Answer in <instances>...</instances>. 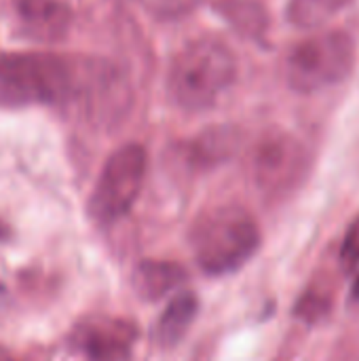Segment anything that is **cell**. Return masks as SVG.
I'll return each instance as SVG.
<instances>
[{"label":"cell","instance_id":"cell-15","mask_svg":"<svg viewBox=\"0 0 359 361\" xmlns=\"http://www.w3.org/2000/svg\"><path fill=\"white\" fill-rule=\"evenodd\" d=\"M351 294H353V300L359 302V275L355 277V281H353V290H351Z\"/></svg>","mask_w":359,"mask_h":361},{"label":"cell","instance_id":"cell-10","mask_svg":"<svg viewBox=\"0 0 359 361\" xmlns=\"http://www.w3.org/2000/svg\"><path fill=\"white\" fill-rule=\"evenodd\" d=\"M197 309H199V302L193 294H180L176 296L165 313L161 315L159 324H157V330H154V336L159 341V345L163 347H174L182 341V336L186 334V330L190 328L195 315H197Z\"/></svg>","mask_w":359,"mask_h":361},{"label":"cell","instance_id":"cell-11","mask_svg":"<svg viewBox=\"0 0 359 361\" xmlns=\"http://www.w3.org/2000/svg\"><path fill=\"white\" fill-rule=\"evenodd\" d=\"M351 0H290L288 21L303 30H315L336 17Z\"/></svg>","mask_w":359,"mask_h":361},{"label":"cell","instance_id":"cell-3","mask_svg":"<svg viewBox=\"0 0 359 361\" xmlns=\"http://www.w3.org/2000/svg\"><path fill=\"white\" fill-rule=\"evenodd\" d=\"M237 76L231 49L216 38H199L186 44L174 59L169 93L186 110L209 108Z\"/></svg>","mask_w":359,"mask_h":361},{"label":"cell","instance_id":"cell-5","mask_svg":"<svg viewBox=\"0 0 359 361\" xmlns=\"http://www.w3.org/2000/svg\"><path fill=\"white\" fill-rule=\"evenodd\" d=\"M146 163V150L140 144H127L110 154L89 201V212L97 222H116L131 209L144 184Z\"/></svg>","mask_w":359,"mask_h":361},{"label":"cell","instance_id":"cell-4","mask_svg":"<svg viewBox=\"0 0 359 361\" xmlns=\"http://www.w3.org/2000/svg\"><path fill=\"white\" fill-rule=\"evenodd\" d=\"M358 57L355 40L343 32L315 34L288 55L286 78L298 93H315L334 85H341L353 70Z\"/></svg>","mask_w":359,"mask_h":361},{"label":"cell","instance_id":"cell-6","mask_svg":"<svg viewBox=\"0 0 359 361\" xmlns=\"http://www.w3.org/2000/svg\"><path fill=\"white\" fill-rule=\"evenodd\" d=\"M307 165V150L296 137L271 133L254 152V180L264 192H284L300 182Z\"/></svg>","mask_w":359,"mask_h":361},{"label":"cell","instance_id":"cell-12","mask_svg":"<svg viewBox=\"0 0 359 361\" xmlns=\"http://www.w3.org/2000/svg\"><path fill=\"white\" fill-rule=\"evenodd\" d=\"M330 296L324 294V292H307L300 302L296 305V315L307 322V324H317L322 322L328 311H330Z\"/></svg>","mask_w":359,"mask_h":361},{"label":"cell","instance_id":"cell-2","mask_svg":"<svg viewBox=\"0 0 359 361\" xmlns=\"http://www.w3.org/2000/svg\"><path fill=\"white\" fill-rule=\"evenodd\" d=\"M190 245L199 267L209 275L241 269L260 245L256 220L241 207L205 212L190 231Z\"/></svg>","mask_w":359,"mask_h":361},{"label":"cell","instance_id":"cell-16","mask_svg":"<svg viewBox=\"0 0 359 361\" xmlns=\"http://www.w3.org/2000/svg\"><path fill=\"white\" fill-rule=\"evenodd\" d=\"M0 361H15V360H13L6 351H2V349H0Z\"/></svg>","mask_w":359,"mask_h":361},{"label":"cell","instance_id":"cell-9","mask_svg":"<svg viewBox=\"0 0 359 361\" xmlns=\"http://www.w3.org/2000/svg\"><path fill=\"white\" fill-rule=\"evenodd\" d=\"M186 279V273L180 264L161 262V260H144L133 275L135 292L144 300H161L176 292Z\"/></svg>","mask_w":359,"mask_h":361},{"label":"cell","instance_id":"cell-1","mask_svg":"<svg viewBox=\"0 0 359 361\" xmlns=\"http://www.w3.org/2000/svg\"><path fill=\"white\" fill-rule=\"evenodd\" d=\"M87 78L68 57L13 53L0 59V106L59 104L76 95Z\"/></svg>","mask_w":359,"mask_h":361},{"label":"cell","instance_id":"cell-8","mask_svg":"<svg viewBox=\"0 0 359 361\" xmlns=\"http://www.w3.org/2000/svg\"><path fill=\"white\" fill-rule=\"evenodd\" d=\"M21 30L40 42H55L66 36L70 8L59 0H17Z\"/></svg>","mask_w":359,"mask_h":361},{"label":"cell","instance_id":"cell-14","mask_svg":"<svg viewBox=\"0 0 359 361\" xmlns=\"http://www.w3.org/2000/svg\"><path fill=\"white\" fill-rule=\"evenodd\" d=\"M152 13H167V15H176V13H184L186 8L193 6L195 0H142Z\"/></svg>","mask_w":359,"mask_h":361},{"label":"cell","instance_id":"cell-13","mask_svg":"<svg viewBox=\"0 0 359 361\" xmlns=\"http://www.w3.org/2000/svg\"><path fill=\"white\" fill-rule=\"evenodd\" d=\"M341 269L345 275L359 269V216L349 224L341 245Z\"/></svg>","mask_w":359,"mask_h":361},{"label":"cell","instance_id":"cell-7","mask_svg":"<svg viewBox=\"0 0 359 361\" xmlns=\"http://www.w3.org/2000/svg\"><path fill=\"white\" fill-rule=\"evenodd\" d=\"M135 326L116 317H91L76 326L72 349L87 361H127L135 345Z\"/></svg>","mask_w":359,"mask_h":361}]
</instances>
